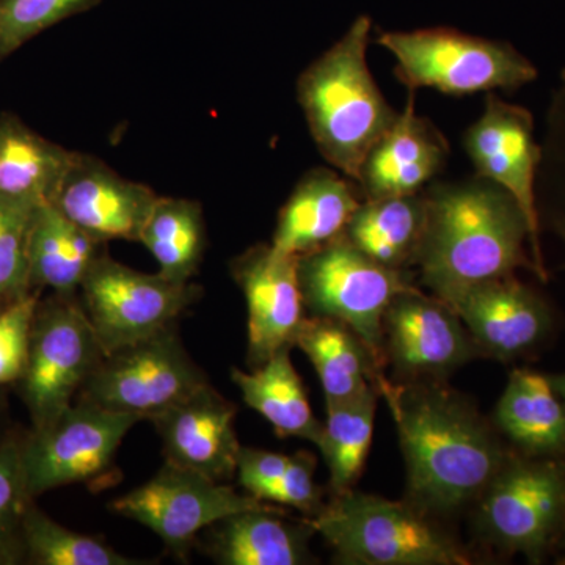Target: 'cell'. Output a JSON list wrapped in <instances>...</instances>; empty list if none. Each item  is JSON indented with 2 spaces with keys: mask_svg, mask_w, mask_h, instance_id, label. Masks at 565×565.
<instances>
[{
  "mask_svg": "<svg viewBox=\"0 0 565 565\" xmlns=\"http://www.w3.org/2000/svg\"><path fill=\"white\" fill-rule=\"evenodd\" d=\"M407 468V501L424 514H452L486 492L514 449L484 416L438 382H386Z\"/></svg>",
  "mask_w": 565,
  "mask_h": 565,
  "instance_id": "obj_1",
  "label": "cell"
},
{
  "mask_svg": "<svg viewBox=\"0 0 565 565\" xmlns=\"http://www.w3.org/2000/svg\"><path fill=\"white\" fill-rule=\"evenodd\" d=\"M426 221L415 263L433 296L452 302L481 282L527 269L539 277L525 212L494 182L434 184L424 191Z\"/></svg>",
  "mask_w": 565,
  "mask_h": 565,
  "instance_id": "obj_2",
  "label": "cell"
},
{
  "mask_svg": "<svg viewBox=\"0 0 565 565\" xmlns=\"http://www.w3.org/2000/svg\"><path fill=\"white\" fill-rule=\"evenodd\" d=\"M371 29L370 17L356 18L297 82V98L316 147L355 184L367 154L399 117L367 66Z\"/></svg>",
  "mask_w": 565,
  "mask_h": 565,
  "instance_id": "obj_3",
  "label": "cell"
},
{
  "mask_svg": "<svg viewBox=\"0 0 565 565\" xmlns=\"http://www.w3.org/2000/svg\"><path fill=\"white\" fill-rule=\"evenodd\" d=\"M408 501L355 490L334 494L310 520L349 565H468L470 555Z\"/></svg>",
  "mask_w": 565,
  "mask_h": 565,
  "instance_id": "obj_4",
  "label": "cell"
},
{
  "mask_svg": "<svg viewBox=\"0 0 565 565\" xmlns=\"http://www.w3.org/2000/svg\"><path fill=\"white\" fill-rule=\"evenodd\" d=\"M377 43L396 58L397 79L451 96L512 92L537 79V70L508 41L482 39L449 28L382 32Z\"/></svg>",
  "mask_w": 565,
  "mask_h": 565,
  "instance_id": "obj_5",
  "label": "cell"
},
{
  "mask_svg": "<svg viewBox=\"0 0 565 565\" xmlns=\"http://www.w3.org/2000/svg\"><path fill=\"white\" fill-rule=\"evenodd\" d=\"M476 504V525L487 544L544 563L564 526L565 457L512 452Z\"/></svg>",
  "mask_w": 565,
  "mask_h": 565,
  "instance_id": "obj_6",
  "label": "cell"
},
{
  "mask_svg": "<svg viewBox=\"0 0 565 565\" xmlns=\"http://www.w3.org/2000/svg\"><path fill=\"white\" fill-rule=\"evenodd\" d=\"M305 307L348 326L384 367V316L399 294L416 289L405 270L375 263L341 234L299 258Z\"/></svg>",
  "mask_w": 565,
  "mask_h": 565,
  "instance_id": "obj_7",
  "label": "cell"
},
{
  "mask_svg": "<svg viewBox=\"0 0 565 565\" xmlns=\"http://www.w3.org/2000/svg\"><path fill=\"white\" fill-rule=\"evenodd\" d=\"M79 292L104 355L172 329L178 316L200 297L192 282L139 273L106 253L93 263Z\"/></svg>",
  "mask_w": 565,
  "mask_h": 565,
  "instance_id": "obj_8",
  "label": "cell"
},
{
  "mask_svg": "<svg viewBox=\"0 0 565 565\" xmlns=\"http://www.w3.org/2000/svg\"><path fill=\"white\" fill-rule=\"evenodd\" d=\"M206 384L174 329L104 356L81 403L151 419Z\"/></svg>",
  "mask_w": 565,
  "mask_h": 565,
  "instance_id": "obj_9",
  "label": "cell"
},
{
  "mask_svg": "<svg viewBox=\"0 0 565 565\" xmlns=\"http://www.w3.org/2000/svg\"><path fill=\"white\" fill-rule=\"evenodd\" d=\"M139 416L88 403L71 405L36 427L22 444L25 484L32 500L70 484H87L109 473L126 434Z\"/></svg>",
  "mask_w": 565,
  "mask_h": 565,
  "instance_id": "obj_10",
  "label": "cell"
},
{
  "mask_svg": "<svg viewBox=\"0 0 565 565\" xmlns=\"http://www.w3.org/2000/svg\"><path fill=\"white\" fill-rule=\"evenodd\" d=\"M104 356L81 305L58 297L57 302L39 307L20 381L35 429L73 405L74 394L81 392Z\"/></svg>",
  "mask_w": 565,
  "mask_h": 565,
  "instance_id": "obj_11",
  "label": "cell"
},
{
  "mask_svg": "<svg viewBox=\"0 0 565 565\" xmlns=\"http://www.w3.org/2000/svg\"><path fill=\"white\" fill-rule=\"evenodd\" d=\"M266 505L252 494L166 462L150 481L115 500L111 509L147 526L173 555L185 556L204 527Z\"/></svg>",
  "mask_w": 565,
  "mask_h": 565,
  "instance_id": "obj_12",
  "label": "cell"
},
{
  "mask_svg": "<svg viewBox=\"0 0 565 565\" xmlns=\"http://www.w3.org/2000/svg\"><path fill=\"white\" fill-rule=\"evenodd\" d=\"M463 148L476 174L500 185L525 212L533 236L539 278L546 280L537 212V172L542 147L535 139L534 117L525 107L487 93L484 111L467 129Z\"/></svg>",
  "mask_w": 565,
  "mask_h": 565,
  "instance_id": "obj_13",
  "label": "cell"
},
{
  "mask_svg": "<svg viewBox=\"0 0 565 565\" xmlns=\"http://www.w3.org/2000/svg\"><path fill=\"white\" fill-rule=\"evenodd\" d=\"M382 329L385 362L404 382H438L481 355L459 315L418 288L390 303Z\"/></svg>",
  "mask_w": 565,
  "mask_h": 565,
  "instance_id": "obj_14",
  "label": "cell"
},
{
  "mask_svg": "<svg viewBox=\"0 0 565 565\" xmlns=\"http://www.w3.org/2000/svg\"><path fill=\"white\" fill-rule=\"evenodd\" d=\"M448 305L481 355L504 363L539 351L555 329L552 307L515 275L481 282Z\"/></svg>",
  "mask_w": 565,
  "mask_h": 565,
  "instance_id": "obj_15",
  "label": "cell"
},
{
  "mask_svg": "<svg viewBox=\"0 0 565 565\" xmlns=\"http://www.w3.org/2000/svg\"><path fill=\"white\" fill-rule=\"evenodd\" d=\"M232 270L247 303L248 363L256 367L296 345L307 319L299 258L256 245L234 259Z\"/></svg>",
  "mask_w": 565,
  "mask_h": 565,
  "instance_id": "obj_16",
  "label": "cell"
},
{
  "mask_svg": "<svg viewBox=\"0 0 565 565\" xmlns=\"http://www.w3.org/2000/svg\"><path fill=\"white\" fill-rule=\"evenodd\" d=\"M158 199L148 185L126 180L95 156L77 152L52 204L99 243H139Z\"/></svg>",
  "mask_w": 565,
  "mask_h": 565,
  "instance_id": "obj_17",
  "label": "cell"
},
{
  "mask_svg": "<svg viewBox=\"0 0 565 565\" xmlns=\"http://www.w3.org/2000/svg\"><path fill=\"white\" fill-rule=\"evenodd\" d=\"M234 418L236 407L206 382L151 422L167 462L223 482L236 473L241 451Z\"/></svg>",
  "mask_w": 565,
  "mask_h": 565,
  "instance_id": "obj_18",
  "label": "cell"
},
{
  "mask_svg": "<svg viewBox=\"0 0 565 565\" xmlns=\"http://www.w3.org/2000/svg\"><path fill=\"white\" fill-rule=\"evenodd\" d=\"M449 147L444 134L415 110V92L388 132L367 154L356 182L364 200L415 195L444 170Z\"/></svg>",
  "mask_w": 565,
  "mask_h": 565,
  "instance_id": "obj_19",
  "label": "cell"
},
{
  "mask_svg": "<svg viewBox=\"0 0 565 565\" xmlns=\"http://www.w3.org/2000/svg\"><path fill=\"white\" fill-rule=\"evenodd\" d=\"M353 184L329 169L305 174L281 207L270 245L282 255L300 258L340 237L362 204L360 189Z\"/></svg>",
  "mask_w": 565,
  "mask_h": 565,
  "instance_id": "obj_20",
  "label": "cell"
},
{
  "mask_svg": "<svg viewBox=\"0 0 565 565\" xmlns=\"http://www.w3.org/2000/svg\"><path fill=\"white\" fill-rule=\"evenodd\" d=\"M494 426L520 455L565 457V404L548 375L512 371L494 408Z\"/></svg>",
  "mask_w": 565,
  "mask_h": 565,
  "instance_id": "obj_21",
  "label": "cell"
},
{
  "mask_svg": "<svg viewBox=\"0 0 565 565\" xmlns=\"http://www.w3.org/2000/svg\"><path fill=\"white\" fill-rule=\"evenodd\" d=\"M296 345L308 356L321 381L326 403L360 396L386 384L384 367L355 333L334 319H305Z\"/></svg>",
  "mask_w": 565,
  "mask_h": 565,
  "instance_id": "obj_22",
  "label": "cell"
},
{
  "mask_svg": "<svg viewBox=\"0 0 565 565\" xmlns=\"http://www.w3.org/2000/svg\"><path fill=\"white\" fill-rule=\"evenodd\" d=\"M77 152L44 139L14 115L0 117V196L52 203Z\"/></svg>",
  "mask_w": 565,
  "mask_h": 565,
  "instance_id": "obj_23",
  "label": "cell"
},
{
  "mask_svg": "<svg viewBox=\"0 0 565 565\" xmlns=\"http://www.w3.org/2000/svg\"><path fill=\"white\" fill-rule=\"evenodd\" d=\"M291 348L281 349L252 373L233 370L234 385L244 403L274 427L278 437L321 444L323 424L308 403L302 379L294 367Z\"/></svg>",
  "mask_w": 565,
  "mask_h": 565,
  "instance_id": "obj_24",
  "label": "cell"
},
{
  "mask_svg": "<svg viewBox=\"0 0 565 565\" xmlns=\"http://www.w3.org/2000/svg\"><path fill=\"white\" fill-rule=\"evenodd\" d=\"M103 245L54 204H43L36 210L29 248L32 286L73 299L93 263L103 255Z\"/></svg>",
  "mask_w": 565,
  "mask_h": 565,
  "instance_id": "obj_25",
  "label": "cell"
},
{
  "mask_svg": "<svg viewBox=\"0 0 565 565\" xmlns=\"http://www.w3.org/2000/svg\"><path fill=\"white\" fill-rule=\"evenodd\" d=\"M270 505L239 512L218 522L212 550L225 565L307 564L308 537L315 533L310 522L305 527L289 525Z\"/></svg>",
  "mask_w": 565,
  "mask_h": 565,
  "instance_id": "obj_26",
  "label": "cell"
},
{
  "mask_svg": "<svg viewBox=\"0 0 565 565\" xmlns=\"http://www.w3.org/2000/svg\"><path fill=\"white\" fill-rule=\"evenodd\" d=\"M426 221L424 193L363 200L343 236L375 263L404 270L415 263Z\"/></svg>",
  "mask_w": 565,
  "mask_h": 565,
  "instance_id": "obj_27",
  "label": "cell"
},
{
  "mask_svg": "<svg viewBox=\"0 0 565 565\" xmlns=\"http://www.w3.org/2000/svg\"><path fill=\"white\" fill-rule=\"evenodd\" d=\"M139 243L154 256L159 274L172 281L191 282L199 273L206 245L202 204L159 196Z\"/></svg>",
  "mask_w": 565,
  "mask_h": 565,
  "instance_id": "obj_28",
  "label": "cell"
},
{
  "mask_svg": "<svg viewBox=\"0 0 565 565\" xmlns=\"http://www.w3.org/2000/svg\"><path fill=\"white\" fill-rule=\"evenodd\" d=\"M379 397V390L371 388L352 399L326 403L327 422L318 448L329 467L334 494L352 490L363 473L373 441Z\"/></svg>",
  "mask_w": 565,
  "mask_h": 565,
  "instance_id": "obj_29",
  "label": "cell"
},
{
  "mask_svg": "<svg viewBox=\"0 0 565 565\" xmlns=\"http://www.w3.org/2000/svg\"><path fill=\"white\" fill-rule=\"evenodd\" d=\"M22 539L25 557L39 565L148 564V561L120 555L98 539L58 525L32 503L25 512Z\"/></svg>",
  "mask_w": 565,
  "mask_h": 565,
  "instance_id": "obj_30",
  "label": "cell"
},
{
  "mask_svg": "<svg viewBox=\"0 0 565 565\" xmlns=\"http://www.w3.org/2000/svg\"><path fill=\"white\" fill-rule=\"evenodd\" d=\"M542 158L537 172L539 223L545 225L565 252V70L546 110Z\"/></svg>",
  "mask_w": 565,
  "mask_h": 565,
  "instance_id": "obj_31",
  "label": "cell"
},
{
  "mask_svg": "<svg viewBox=\"0 0 565 565\" xmlns=\"http://www.w3.org/2000/svg\"><path fill=\"white\" fill-rule=\"evenodd\" d=\"M39 207L0 196V299L3 302H13L31 294L29 248Z\"/></svg>",
  "mask_w": 565,
  "mask_h": 565,
  "instance_id": "obj_32",
  "label": "cell"
},
{
  "mask_svg": "<svg viewBox=\"0 0 565 565\" xmlns=\"http://www.w3.org/2000/svg\"><path fill=\"white\" fill-rule=\"evenodd\" d=\"M99 3L102 0H0V62L40 33Z\"/></svg>",
  "mask_w": 565,
  "mask_h": 565,
  "instance_id": "obj_33",
  "label": "cell"
},
{
  "mask_svg": "<svg viewBox=\"0 0 565 565\" xmlns=\"http://www.w3.org/2000/svg\"><path fill=\"white\" fill-rule=\"evenodd\" d=\"M32 497L25 484L22 445H0V565L20 563L24 553L22 526Z\"/></svg>",
  "mask_w": 565,
  "mask_h": 565,
  "instance_id": "obj_34",
  "label": "cell"
},
{
  "mask_svg": "<svg viewBox=\"0 0 565 565\" xmlns=\"http://www.w3.org/2000/svg\"><path fill=\"white\" fill-rule=\"evenodd\" d=\"M36 311L39 297L32 292L0 310V385L20 382L24 374Z\"/></svg>",
  "mask_w": 565,
  "mask_h": 565,
  "instance_id": "obj_35",
  "label": "cell"
},
{
  "mask_svg": "<svg viewBox=\"0 0 565 565\" xmlns=\"http://www.w3.org/2000/svg\"><path fill=\"white\" fill-rule=\"evenodd\" d=\"M316 459L308 452L291 456L280 481L267 494V503L289 505L305 514L316 516L321 514L326 505L322 494L315 481Z\"/></svg>",
  "mask_w": 565,
  "mask_h": 565,
  "instance_id": "obj_36",
  "label": "cell"
},
{
  "mask_svg": "<svg viewBox=\"0 0 565 565\" xmlns=\"http://www.w3.org/2000/svg\"><path fill=\"white\" fill-rule=\"evenodd\" d=\"M289 460L291 456L241 446L236 463L239 484L253 498L267 503V494L280 481Z\"/></svg>",
  "mask_w": 565,
  "mask_h": 565,
  "instance_id": "obj_37",
  "label": "cell"
},
{
  "mask_svg": "<svg viewBox=\"0 0 565 565\" xmlns=\"http://www.w3.org/2000/svg\"><path fill=\"white\" fill-rule=\"evenodd\" d=\"M550 382L555 386L556 393L559 394L561 399L565 404V373L548 375Z\"/></svg>",
  "mask_w": 565,
  "mask_h": 565,
  "instance_id": "obj_38",
  "label": "cell"
},
{
  "mask_svg": "<svg viewBox=\"0 0 565 565\" xmlns=\"http://www.w3.org/2000/svg\"><path fill=\"white\" fill-rule=\"evenodd\" d=\"M556 548L561 550V552H563L565 555V520H564L563 531H561L559 539H557Z\"/></svg>",
  "mask_w": 565,
  "mask_h": 565,
  "instance_id": "obj_39",
  "label": "cell"
},
{
  "mask_svg": "<svg viewBox=\"0 0 565 565\" xmlns=\"http://www.w3.org/2000/svg\"><path fill=\"white\" fill-rule=\"evenodd\" d=\"M2 302H3V300H2V299H0V310H2V308H3V307H2Z\"/></svg>",
  "mask_w": 565,
  "mask_h": 565,
  "instance_id": "obj_40",
  "label": "cell"
}]
</instances>
